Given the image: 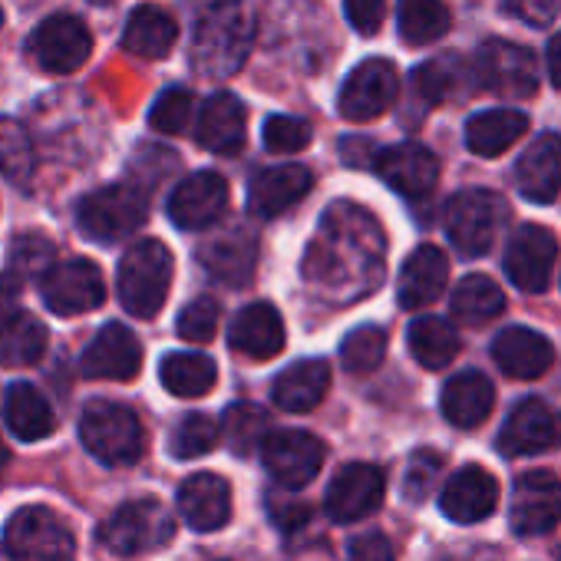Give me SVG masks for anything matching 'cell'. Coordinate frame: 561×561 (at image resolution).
<instances>
[{
    "label": "cell",
    "mask_w": 561,
    "mask_h": 561,
    "mask_svg": "<svg viewBox=\"0 0 561 561\" xmlns=\"http://www.w3.org/2000/svg\"><path fill=\"white\" fill-rule=\"evenodd\" d=\"M387 238L377 218L351 202H337L328 208L308 257L305 277L328 298L357 301L380 285Z\"/></svg>",
    "instance_id": "1"
},
{
    "label": "cell",
    "mask_w": 561,
    "mask_h": 561,
    "mask_svg": "<svg viewBox=\"0 0 561 561\" xmlns=\"http://www.w3.org/2000/svg\"><path fill=\"white\" fill-rule=\"evenodd\" d=\"M254 44V18L244 0H215L208 4L192 31V67L208 80L234 77Z\"/></svg>",
    "instance_id": "2"
},
{
    "label": "cell",
    "mask_w": 561,
    "mask_h": 561,
    "mask_svg": "<svg viewBox=\"0 0 561 561\" xmlns=\"http://www.w3.org/2000/svg\"><path fill=\"white\" fill-rule=\"evenodd\" d=\"M169 285H172V251L162 241L142 238L123 254L116 288L123 308L133 318L152 321L169 298Z\"/></svg>",
    "instance_id": "3"
},
{
    "label": "cell",
    "mask_w": 561,
    "mask_h": 561,
    "mask_svg": "<svg viewBox=\"0 0 561 561\" xmlns=\"http://www.w3.org/2000/svg\"><path fill=\"white\" fill-rule=\"evenodd\" d=\"M80 439L106 466H133L146 453V430L139 416L110 400H93L80 413Z\"/></svg>",
    "instance_id": "4"
},
{
    "label": "cell",
    "mask_w": 561,
    "mask_h": 561,
    "mask_svg": "<svg viewBox=\"0 0 561 561\" xmlns=\"http://www.w3.org/2000/svg\"><path fill=\"white\" fill-rule=\"evenodd\" d=\"M146 215H149L146 192L139 185H126V182L90 192L77 208L80 231L103 244L136 234L146 225Z\"/></svg>",
    "instance_id": "5"
},
{
    "label": "cell",
    "mask_w": 561,
    "mask_h": 561,
    "mask_svg": "<svg viewBox=\"0 0 561 561\" xmlns=\"http://www.w3.org/2000/svg\"><path fill=\"white\" fill-rule=\"evenodd\" d=\"M73 548L67 522L44 505L18 508L4 525V551L14 561H70Z\"/></svg>",
    "instance_id": "6"
},
{
    "label": "cell",
    "mask_w": 561,
    "mask_h": 561,
    "mask_svg": "<svg viewBox=\"0 0 561 561\" xmlns=\"http://www.w3.org/2000/svg\"><path fill=\"white\" fill-rule=\"evenodd\" d=\"M505 221V202L489 188H466L446 205V234L466 257H482Z\"/></svg>",
    "instance_id": "7"
},
{
    "label": "cell",
    "mask_w": 561,
    "mask_h": 561,
    "mask_svg": "<svg viewBox=\"0 0 561 561\" xmlns=\"http://www.w3.org/2000/svg\"><path fill=\"white\" fill-rule=\"evenodd\" d=\"M41 295L54 314L77 318V314L96 311L106 301V280L93 261L70 257V261H57L41 277Z\"/></svg>",
    "instance_id": "8"
},
{
    "label": "cell",
    "mask_w": 561,
    "mask_h": 561,
    "mask_svg": "<svg viewBox=\"0 0 561 561\" xmlns=\"http://www.w3.org/2000/svg\"><path fill=\"white\" fill-rule=\"evenodd\" d=\"M175 531L169 508L159 499H136L113 512L103 525V545L116 554H139L165 545Z\"/></svg>",
    "instance_id": "9"
},
{
    "label": "cell",
    "mask_w": 561,
    "mask_h": 561,
    "mask_svg": "<svg viewBox=\"0 0 561 561\" xmlns=\"http://www.w3.org/2000/svg\"><path fill=\"white\" fill-rule=\"evenodd\" d=\"M472 73L482 90L499 93L505 100H525L538 90L535 54L508 41H485L476 54Z\"/></svg>",
    "instance_id": "10"
},
{
    "label": "cell",
    "mask_w": 561,
    "mask_h": 561,
    "mask_svg": "<svg viewBox=\"0 0 561 561\" xmlns=\"http://www.w3.org/2000/svg\"><path fill=\"white\" fill-rule=\"evenodd\" d=\"M264 469L285 489H305L324 466V443L301 430H274L261 443Z\"/></svg>",
    "instance_id": "11"
},
{
    "label": "cell",
    "mask_w": 561,
    "mask_h": 561,
    "mask_svg": "<svg viewBox=\"0 0 561 561\" xmlns=\"http://www.w3.org/2000/svg\"><path fill=\"white\" fill-rule=\"evenodd\" d=\"M499 453L515 459V456H535V453H545V449H554L561 446V413L551 410L545 400L538 397H525L512 413L508 420L502 423L499 430V439H495Z\"/></svg>",
    "instance_id": "12"
},
{
    "label": "cell",
    "mask_w": 561,
    "mask_h": 561,
    "mask_svg": "<svg viewBox=\"0 0 561 561\" xmlns=\"http://www.w3.org/2000/svg\"><path fill=\"white\" fill-rule=\"evenodd\" d=\"M558 257V241L541 225H522L505 248V274L525 295H541L551 280V267Z\"/></svg>",
    "instance_id": "13"
},
{
    "label": "cell",
    "mask_w": 561,
    "mask_h": 561,
    "mask_svg": "<svg viewBox=\"0 0 561 561\" xmlns=\"http://www.w3.org/2000/svg\"><path fill=\"white\" fill-rule=\"evenodd\" d=\"M93 37L87 24L73 14H54L47 18L34 37H31V54L47 73H73L90 60Z\"/></svg>",
    "instance_id": "14"
},
{
    "label": "cell",
    "mask_w": 561,
    "mask_h": 561,
    "mask_svg": "<svg viewBox=\"0 0 561 561\" xmlns=\"http://www.w3.org/2000/svg\"><path fill=\"white\" fill-rule=\"evenodd\" d=\"M397 90L400 80L390 60H364L341 90V116L351 123H370L393 106Z\"/></svg>",
    "instance_id": "15"
},
{
    "label": "cell",
    "mask_w": 561,
    "mask_h": 561,
    "mask_svg": "<svg viewBox=\"0 0 561 561\" xmlns=\"http://www.w3.org/2000/svg\"><path fill=\"white\" fill-rule=\"evenodd\" d=\"M383 489H387L383 469H377L370 462H351L331 479L328 495H324V508L334 522L351 525V522H360L380 508Z\"/></svg>",
    "instance_id": "16"
},
{
    "label": "cell",
    "mask_w": 561,
    "mask_h": 561,
    "mask_svg": "<svg viewBox=\"0 0 561 561\" xmlns=\"http://www.w3.org/2000/svg\"><path fill=\"white\" fill-rule=\"evenodd\" d=\"M512 528L515 535L535 538L561 522V482L554 472H525L512 492Z\"/></svg>",
    "instance_id": "17"
},
{
    "label": "cell",
    "mask_w": 561,
    "mask_h": 561,
    "mask_svg": "<svg viewBox=\"0 0 561 561\" xmlns=\"http://www.w3.org/2000/svg\"><path fill=\"white\" fill-rule=\"evenodd\" d=\"M228 205V182L218 172H195L169 195V218L182 231L211 228Z\"/></svg>",
    "instance_id": "18"
},
{
    "label": "cell",
    "mask_w": 561,
    "mask_h": 561,
    "mask_svg": "<svg viewBox=\"0 0 561 561\" xmlns=\"http://www.w3.org/2000/svg\"><path fill=\"white\" fill-rule=\"evenodd\" d=\"M198 261L202 267L218 277L221 285H231V288H241L254 277V264H257V238L241 228V225H231V228H221L215 234H208L202 244H198Z\"/></svg>",
    "instance_id": "19"
},
{
    "label": "cell",
    "mask_w": 561,
    "mask_h": 561,
    "mask_svg": "<svg viewBox=\"0 0 561 561\" xmlns=\"http://www.w3.org/2000/svg\"><path fill=\"white\" fill-rule=\"evenodd\" d=\"M377 175L407 198H423L439 182V159L420 146V142H400L390 149H380L374 159Z\"/></svg>",
    "instance_id": "20"
},
{
    "label": "cell",
    "mask_w": 561,
    "mask_h": 561,
    "mask_svg": "<svg viewBox=\"0 0 561 561\" xmlns=\"http://www.w3.org/2000/svg\"><path fill=\"white\" fill-rule=\"evenodd\" d=\"M142 367V344L126 324H106L80 357L83 377L93 380H133Z\"/></svg>",
    "instance_id": "21"
},
{
    "label": "cell",
    "mask_w": 561,
    "mask_h": 561,
    "mask_svg": "<svg viewBox=\"0 0 561 561\" xmlns=\"http://www.w3.org/2000/svg\"><path fill=\"white\" fill-rule=\"evenodd\" d=\"M499 505V482L492 472H485L482 466H462L456 469L439 495V508L446 518L459 522V525H476L482 518H489Z\"/></svg>",
    "instance_id": "22"
},
{
    "label": "cell",
    "mask_w": 561,
    "mask_h": 561,
    "mask_svg": "<svg viewBox=\"0 0 561 561\" xmlns=\"http://www.w3.org/2000/svg\"><path fill=\"white\" fill-rule=\"evenodd\" d=\"M314 185V175L305 165H271L248 182V208L257 218H277L295 208Z\"/></svg>",
    "instance_id": "23"
},
{
    "label": "cell",
    "mask_w": 561,
    "mask_h": 561,
    "mask_svg": "<svg viewBox=\"0 0 561 561\" xmlns=\"http://www.w3.org/2000/svg\"><path fill=\"white\" fill-rule=\"evenodd\" d=\"M515 185L535 205L554 202V195L561 192V136L545 133L518 156Z\"/></svg>",
    "instance_id": "24"
},
{
    "label": "cell",
    "mask_w": 561,
    "mask_h": 561,
    "mask_svg": "<svg viewBox=\"0 0 561 561\" xmlns=\"http://www.w3.org/2000/svg\"><path fill=\"white\" fill-rule=\"evenodd\" d=\"M492 360L505 377L535 380L554 364V347L531 328H505L492 341Z\"/></svg>",
    "instance_id": "25"
},
{
    "label": "cell",
    "mask_w": 561,
    "mask_h": 561,
    "mask_svg": "<svg viewBox=\"0 0 561 561\" xmlns=\"http://www.w3.org/2000/svg\"><path fill=\"white\" fill-rule=\"evenodd\" d=\"M179 512L188 528L215 531L231 518V489L215 472H195L179 485Z\"/></svg>",
    "instance_id": "26"
},
{
    "label": "cell",
    "mask_w": 561,
    "mask_h": 561,
    "mask_svg": "<svg viewBox=\"0 0 561 561\" xmlns=\"http://www.w3.org/2000/svg\"><path fill=\"white\" fill-rule=\"evenodd\" d=\"M228 344L254 360H271L285 347V321L271 305H248L228 328Z\"/></svg>",
    "instance_id": "27"
},
{
    "label": "cell",
    "mask_w": 561,
    "mask_h": 561,
    "mask_svg": "<svg viewBox=\"0 0 561 561\" xmlns=\"http://www.w3.org/2000/svg\"><path fill=\"white\" fill-rule=\"evenodd\" d=\"M244 119L248 113L231 93H215L198 113L195 139L215 156H234L244 149Z\"/></svg>",
    "instance_id": "28"
},
{
    "label": "cell",
    "mask_w": 561,
    "mask_h": 561,
    "mask_svg": "<svg viewBox=\"0 0 561 561\" xmlns=\"http://www.w3.org/2000/svg\"><path fill=\"white\" fill-rule=\"evenodd\" d=\"M443 416L459 426V430H476L479 423L489 420L492 407H495V387L489 383L485 374L479 370H462L456 377L446 380L443 397H439Z\"/></svg>",
    "instance_id": "29"
},
{
    "label": "cell",
    "mask_w": 561,
    "mask_h": 561,
    "mask_svg": "<svg viewBox=\"0 0 561 561\" xmlns=\"http://www.w3.org/2000/svg\"><path fill=\"white\" fill-rule=\"evenodd\" d=\"M446 277H449L446 254L436 244H420L403 261V271H400V305L407 311L433 305L446 288Z\"/></svg>",
    "instance_id": "30"
},
{
    "label": "cell",
    "mask_w": 561,
    "mask_h": 561,
    "mask_svg": "<svg viewBox=\"0 0 561 561\" xmlns=\"http://www.w3.org/2000/svg\"><path fill=\"white\" fill-rule=\"evenodd\" d=\"M328 387H331V367L324 360H298L277 374L271 397L280 410L308 413L328 397Z\"/></svg>",
    "instance_id": "31"
},
{
    "label": "cell",
    "mask_w": 561,
    "mask_h": 561,
    "mask_svg": "<svg viewBox=\"0 0 561 561\" xmlns=\"http://www.w3.org/2000/svg\"><path fill=\"white\" fill-rule=\"evenodd\" d=\"M179 37V24L175 18L159 8V4H139L129 21H126V31H123V47L142 60H159L172 50Z\"/></svg>",
    "instance_id": "32"
},
{
    "label": "cell",
    "mask_w": 561,
    "mask_h": 561,
    "mask_svg": "<svg viewBox=\"0 0 561 561\" xmlns=\"http://www.w3.org/2000/svg\"><path fill=\"white\" fill-rule=\"evenodd\" d=\"M528 129V119L525 113L518 110H485V113H476L469 123H466V146L476 152V156H502L505 149H512Z\"/></svg>",
    "instance_id": "33"
},
{
    "label": "cell",
    "mask_w": 561,
    "mask_h": 561,
    "mask_svg": "<svg viewBox=\"0 0 561 561\" xmlns=\"http://www.w3.org/2000/svg\"><path fill=\"white\" fill-rule=\"evenodd\" d=\"M159 380L172 397H205L215 383H218V367L211 357L195 354V351H175L169 357H162L159 364Z\"/></svg>",
    "instance_id": "34"
},
{
    "label": "cell",
    "mask_w": 561,
    "mask_h": 561,
    "mask_svg": "<svg viewBox=\"0 0 561 561\" xmlns=\"http://www.w3.org/2000/svg\"><path fill=\"white\" fill-rule=\"evenodd\" d=\"M4 413H8L11 433L24 443H37V439H47L54 433V410L44 400V393L34 390L31 383H14L8 390Z\"/></svg>",
    "instance_id": "35"
},
{
    "label": "cell",
    "mask_w": 561,
    "mask_h": 561,
    "mask_svg": "<svg viewBox=\"0 0 561 561\" xmlns=\"http://www.w3.org/2000/svg\"><path fill=\"white\" fill-rule=\"evenodd\" d=\"M449 311L462 324H485V321H495L505 311V295H502V288L495 285L492 277L469 274L456 285V291L449 298Z\"/></svg>",
    "instance_id": "36"
},
{
    "label": "cell",
    "mask_w": 561,
    "mask_h": 561,
    "mask_svg": "<svg viewBox=\"0 0 561 561\" xmlns=\"http://www.w3.org/2000/svg\"><path fill=\"white\" fill-rule=\"evenodd\" d=\"M407 344H410V354L416 357V364H423L426 370H443L459 354V334L443 318H420V321H413L410 334H407Z\"/></svg>",
    "instance_id": "37"
},
{
    "label": "cell",
    "mask_w": 561,
    "mask_h": 561,
    "mask_svg": "<svg viewBox=\"0 0 561 561\" xmlns=\"http://www.w3.org/2000/svg\"><path fill=\"white\" fill-rule=\"evenodd\" d=\"M267 413L257 403H231L218 423V439L234 453V456H248L254 449H261L267 430Z\"/></svg>",
    "instance_id": "38"
},
{
    "label": "cell",
    "mask_w": 561,
    "mask_h": 561,
    "mask_svg": "<svg viewBox=\"0 0 561 561\" xmlns=\"http://www.w3.org/2000/svg\"><path fill=\"white\" fill-rule=\"evenodd\" d=\"M47 351V328L31 318L18 314L4 331H0V364L4 367H31Z\"/></svg>",
    "instance_id": "39"
},
{
    "label": "cell",
    "mask_w": 561,
    "mask_h": 561,
    "mask_svg": "<svg viewBox=\"0 0 561 561\" xmlns=\"http://www.w3.org/2000/svg\"><path fill=\"white\" fill-rule=\"evenodd\" d=\"M449 31V8L443 0H400V37L410 47L436 44Z\"/></svg>",
    "instance_id": "40"
},
{
    "label": "cell",
    "mask_w": 561,
    "mask_h": 561,
    "mask_svg": "<svg viewBox=\"0 0 561 561\" xmlns=\"http://www.w3.org/2000/svg\"><path fill=\"white\" fill-rule=\"evenodd\" d=\"M466 80V67L459 64V57H436V60H426L423 67H416L413 73V87L416 93L436 106L449 96H456V90L462 87Z\"/></svg>",
    "instance_id": "41"
},
{
    "label": "cell",
    "mask_w": 561,
    "mask_h": 561,
    "mask_svg": "<svg viewBox=\"0 0 561 561\" xmlns=\"http://www.w3.org/2000/svg\"><path fill=\"white\" fill-rule=\"evenodd\" d=\"M0 175L18 185L34 175V142L18 119H0Z\"/></svg>",
    "instance_id": "42"
},
{
    "label": "cell",
    "mask_w": 561,
    "mask_h": 561,
    "mask_svg": "<svg viewBox=\"0 0 561 561\" xmlns=\"http://www.w3.org/2000/svg\"><path fill=\"white\" fill-rule=\"evenodd\" d=\"M387 357V334L383 328H374V324H364L357 331H351L341 344V360L347 367V374H374Z\"/></svg>",
    "instance_id": "43"
},
{
    "label": "cell",
    "mask_w": 561,
    "mask_h": 561,
    "mask_svg": "<svg viewBox=\"0 0 561 561\" xmlns=\"http://www.w3.org/2000/svg\"><path fill=\"white\" fill-rule=\"evenodd\" d=\"M215 443H218V423L205 413H192L172 430L169 449L175 459H198V456L211 453Z\"/></svg>",
    "instance_id": "44"
},
{
    "label": "cell",
    "mask_w": 561,
    "mask_h": 561,
    "mask_svg": "<svg viewBox=\"0 0 561 561\" xmlns=\"http://www.w3.org/2000/svg\"><path fill=\"white\" fill-rule=\"evenodd\" d=\"M192 110H195L192 93L182 90V87H172V90H165V93L152 103V110H149V126H152L156 133H162V136H179V133L188 129Z\"/></svg>",
    "instance_id": "45"
},
{
    "label": "cell",
    "mask_w": 561,
    "mask_h": 561,
    "mask_svg": "<svg viewBox=\"0 0 561 561\" xmlns=\"http://www.w3.org/2000/svg\"><path fill=\"white\" fill-rule=\"evenodd\" d=\"M218 318H221V305L211 295H202L179 314L175 331L188 344H208L218 331Z\"/></svg>",
    "instance_id": "46"
},
{
    "label": "cell",
    "mask_w": 561,
    "mask_h": 561,
    "mask_svg": "<svg viewBox=\"0 0 561 561\" xmlns=\"http://www.w3.org/2000/svg\"><path fill=\"white\" fill-rule=\"evenodd\" d=\"M311 126L298 116H271L261 129L264 149L277 152V156H288V152H301L311 142Z\"/></svg>",
    "instance_id": "47"
},
{
    "label": "cell",
    "mask_w": 561,
    "mask_h": 561,
    "mask_svg": "<svg viewBox=\"0 0 561 561\" xmlns=\"http://www.w3.org/2000/svg\"><path fill=\"white\" fill-rule=\"evenodd\" d=\"M439 472H443V456L439 453H433V449L413 453V459L407 466V479H403V495L410 502H423L433 492Z\"/></svg>",
    "instance_id": "48"
},
{
    "label": "cell",
    "mask_w": 561,
    "mask_h": 561,
    "mask_svg": "<svg viewBox=\"0 0 561 561\" xmlns=\"http://www.w3.org/2000/svg\"><path fill=\"white\" fill-rule=\"evenodd\" d=\"M11 261L21 274H47L57 264V248L44 238V234H21L14 241Z\"/></svg>",
    "instance_id": "49"
},
{
    "label": "cell",
    "mask_w": 561,
    "mask_h": 561,
    "mask_svg": "<svg viewBox=\"0 0 561 561\" xmlns=\"http://www.w3.org/2000/svg\"><path fill=\"white\" fill-rule=\"evenodd\" d=\"M267 515H271V522H274L277 528L295 531V528H301V525L311 518V505L301 502V499H295V495H280V492H274V495H267Z\"/></svg>",
    "instance_id": "50"
},
{
    "label": "cell",
    "mask_w": 561,
    "mask_h": 561,
    "mask_svg": "<svg viewBox=\"0 0 561 561\" xmlns=\"http://www.w3.org/2000/svg\"><path fill=\"white\" fill-rule=\"evenodd\" d=\"M344 11L357 34H377L387 14V0H344Z\"/></svg>",
    "instance_id": "51"
},
{
    "label": "cell",
    "mask_w": 561,
    "mask_h": 561,
    "mask_svg": "<svg viewBox=\"0 0 561 561\" xmlns=\"http://www.w3.org/2000/svg\"><path fill=\"white\" fill-rule=\"evenodd\" d=\"M505 8L528 27H548L561 11V0H505Z\"/></svg>",
    "instance_id": "52"
},
{
    "label": "cell",
    "mask_w": 561,
    "mask_h": 561,
    "mask_svg": "<svg viewBox=\"0 0 561 561\" xmlns=\"http://www.w3.org/2000/svg\"><path fill=\"white\" fill-rule=\"evenodd\" d=\"M347 561H393V545L380 531L357 535L347 548Z\"/></svg>",
    "instance_id": "53"
},
{
    "label": "cell",
    "mask_w": 561,
    "mask_h": 561,
    "mask_svg": "<svg viewBox=\"0 0 561 561\" xmlns=\"http://www.w3.org/2000/svg\"><path fill=\"white\" fill-rule=\"evenodd\" d=\"M21 314V280L18 274H0V331H4Z\"/></svg>",
    "instance_id": "54"
},
{
    "label": "cell",
    "mask_w": 561,
    "mask_h": 561,
    "mask_svg": "<svg viewBox=\"0 0 561 561\" xmlns=\"http://www.w3.org/2000/svg\"><path fill=\"white\" fill-rule=\"evenodd\" d=\"M548 77L561 90V34L548 44Z\"/></svg>",
    "instance_id": "55"
},
{
    "label": "cell",
    "mask_w": 561,
    "mask_h": 561,
    "mask_svg": "<svg viewBox=\"0 0 561 561\" xmlns=\"http://www.w3.org/2000/svg\"><path fill=\"white\" fill-rule=\"evenodd\" d=\"M8 466H11V453H8V446H4V443H0V479H4Z\"/></svg>",
    "instance_id": "56"
},
{
    "label": "cell",
    "mask_w": 561,
    "mask_h": 561,
    "mask_svg": "<svg viewBox=\"0 0 561 561\" xmlns=\"http://www.w3.org/2000/svg\"><path fill=\"white\" fill-rule=\"evenodd\" d=\"M0 24H4V11H0Z\"/></svg>",
    "instance_id": "57"
},
{
    "label": "cell",
    "mask_w": 561,
    "mask_h": 561,
    "mask_svg": "<svg viewBox=\"0 0 561 561\" xmlns=\"http://www.w3.org/2000/svg\"><path fill=\"white\" fill-rule=\"evenodd\" d=\"M96 4H106V0H96Z\"/></svg>",
    "instance_id": "58"
}]
</instances>
